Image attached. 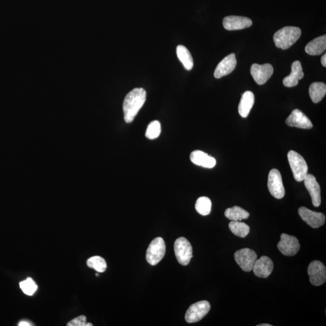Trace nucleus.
Returning a JSON list of instances; mask_svg holds the SVG:
<instances>
[{"label": "nucleus", "instance_id": "31", "mask_svg": "<svg viewBox=\"0 0 326 326\" xmlns=\"http://www.w3.org/2000/svg\"><path fill=\"white\" fill-rule=\"evenodd\" d=\"M326 55L325 53L324 54V55L321 57V62L322 66L325 67H326Z\"/></svg>", "mask_w": 326, "mask_h": 326}, {"label": "nucleus", "instance_id": "7", "mask_svg": "<svg viewBox=\"0 0 326 326\" xmlns=\"http://www.w3.org/2000/svg\"><path fill=\"white\" fill-rule=\"evenodd\" d=\"M257 258V254L250 248H243L237 251L234 254L235 260L242 270L245 272L253 270Z\"/></svg>", "mask_w": 326, "mask_h": 326}, {"label": "nucleus", "instance_id": "4", "mask_svg": "<svg viewBox=\"0 0 326 326\" xmlns=\"http://www.w3.org/2000/svg\"><path fill=\"white\" fill-rule=\"evenodd\" d=\"M174 251L177 259L181 265H189L193 257V248L187 238L181 237L175 242Z\"/></svg>", "mask_w": 326, "mask_h": 326}, {"label": "nucleus", "instance_id": "24", "mask_svg": "<svg viewBox=\"0 0 326 326\" xmlns=\"http://www.w3.org/2000/svg\"><path fill=\"white\" fill-rule=\"evenodd\" d=\"M225 216L231 221H241L248 219L250 216V213L243 208L234 206L227 208L225 211Z\"/></svg>", "mask_w": 326, "mask_h": 326}, {"label": "nucleus", "instance_id": "34", "mask_svg": "<svg viewBox=\"0 0 326 326\" xmlns=\"http://www.w3.org/2000/svg\"><path fill=\"white\" fill-rule=\"evenodd\" d=\"M85 326H93L92 323H86Z\"/></svg>", "mask_w": 326, "mask_h": 326}, {"label": "nucleus", "instance_id": "17", "mask_svg": "<svg viewBox=\"0 0 326 326\" xmlns=\"http://www.w3.org/2000/svg\"><path fill=\"white\" fill-rule=\"evenodd\" d=\"M274 264L270 258L262 256L255 261L253 270L257 277L267 278L273 271Z\"/></svg>", "mask_w": 326, "mask_h": 326}, {"label": "nucleus", "instance_id": "21", "mask_svg": "<svg viewBox=\"0 0 326 326\" xmlns=\"http://www.w3.org/2000/svg\"><path fill=\"white\" fill-rule=\"evenodd\" d=\"M326 49V36L323 35L312 40L305 48V51L312 56L320 55Z\"/></svg>", "mask_w": 326, "mask_h": 326}, {"label": "nucleus", "instance_id": "28", "mask_svg": "<svg viewBox=\"0 0 326 326\" xmlns=\"http://www.w3.org/2000/svg\"><path fill=\"white\" fill-rule=\"evenodd\" d=\"M161 131V124L159 121L155 120L149 124L146 131V137L150 140L157 139L160 135Z\"/></svg>", "mask_w": 326, "mask_h": 326}, {"label": "nucleus", "instance_id": "15", "mask_svg": "<svg viewBox=\"0 0 326 326\" xmlns=\"http://www.w3.org/2000/svg\"><path fill=\"white\" fill-rule=\"evenodd\" d=\"M303 181L311 197L312 204L316 207L320 206L321 202L320 186L315 177L311 174H308Z\"/></svg>", "mask_w": 326, "mask_h": 326}, {"label": "nucleus", "instance_id": "6", "mask_svg": "<svg viewBox=\"0 0 326 326\" xmlns=\"http://www.w3.org/2000/svg\"><path fill=\"white\" fill-rule=\"evenodd\" d=\"M210 302L204 300L191 305L187 309L185 319L188 323L200 321L210 310Z\"/></svg>", "mask_w": 326, "mask_h": 326}, {"label": "nucleus", "instance_id": "33", "mask_svg": "<svg viewBox=\"0 0 326 326\" xmlns=\"http://www.w3.org/2000/svg\"><path fill=\"white\" fill-rule=\"evenodd\" d=\"M257 326H272V325L269 324H261L257 325Z\"/></svg>", "mask_w": 326, "mask_h": 326}, {"label": "nucleus", "instance_id": "9", "mask_svg": "<svg viewBox=\"0 0 326 326\" xmlns=\"http://www.w3.org/2000/svg\"><path fill=\"white\" fill-rule=\"evenodd\" d=\"M277 248L281 254L286 256H294L300 250V245L296 237L283 233Z\"/></svg>", "mask_w": 326, "mask_h": 326}, {"label": "nucleus", "instance_id": "23", "mask_svg": "<svg viewBox=\"0 0 326 326\" xmlns=\"http://www.w3.org/2000/svg\"><path fill=\"white\" fill-rule=\"evenodd\" d=\"M177 54L178 59L187 70H191L193 67V59L190 52L186 47L179 45L177 48Z\"/></svg>", "mask_w": 326, "mask_h": 326}, {"label": "nucleus", "instance_id": "14", "mask_svg": "<svg viewBox=\"0 0 326 326\" xmlns=\"http://www.w3.org/2000/svg\"><path fill=\"white\" fill-rule=\"evenodd\" d=\"M237 60L234 53H231L224 58L216 67L214 73L215 78L220 79L229 75L236 68Z\"/></svg>", "mask_w": 326, "mask_h": 326}, {"label": "nucleus", "instance_id": "30", "mask_svg": "<svg viewBox=\"0 0 326 326\" xmlns=\"http://www.w3.org/2000/svg\"><path fill=\"white\" fill-rule=\"evenodd\" d=\"M86 323V318L85 316L81 315L79 317L73 319L68 322L67 326H85Z\"/></svg>", "mask_w": 326, "mask_h": 326}, {"label": "nucleus", "instance_id": "11", "mask_svg": "<svg viewBox=\"0 0 326 326\" xmlns=\"http://www.w3.org/2000/svg\"><path fill=\"white\" fill-rule=\"evenodd\" d=\"M274 69L270 63L258 65L253 63L251 67V74L255 82L258 85H264L273 75Z\"/></svg>", "mask_w": 326, "mask_h": 326}, {"label": "nucleus", "instance_id": "5", "mask_svg": "<svg viewBox=\"0 0 326 326\" xmlns=\"http://www.w3.org/2000/svg\"><path fill=\"white\" fill-rule=\"evenodd\" d=\"M166 253V244L163 238H155L149 245L146 251V260L155 266L163 259Z\"/></svg>", "mask_w": 326, "mask_h": 326}, {"label": "nucleus", "instance_id": "29", "mask_svg": "<svg viewBox=\"0 0 326 326\" xmlns=\"http://www.w3.org/2000/svg\"><path fill=\"white\" fill-rule=\"evenodd\" d=\"M19 287L23 292L28 295L34 294L38 289L35 282L31 278H27L26 280L20 282Z\"/></svg>", "mask_w": 326, "mask_h": 326}, {"label": "nucleus", "instance_id": "1", "mask_svg": "<svg viewBox=\"0 0 326 326\" xmlns=\"http://www.w3.org/2000/svg\"><path fill=\"white\" fill-rule=\"evenodd\" d=\"M146 99V92L142 88L134 89L126 96L123 101L124 119L130 123L135 119Z\"/></svg>", "mask_w": 326, "mask_h": 326}, {"label": "nucleus", "instance_id": "25", "mask_svg": "<svg viewBox=\"0 0 326 326\" xmlns=\"http://www.w3.org/2000/svg\"><path fill=\"white\" fill-rule=\"evenodd\" d=\"M228 227L232 233L242 238L247 237L250 231V228L247 224L240 221H231Z\"/></svg>", "mask_w": 326, "mask_h": 326}, {"label": "nucleus", "instance_id": "32", "mask_svg": "<svg viewBox=\"0 0 326 326\" xmlns=\"http://www.w3.org/2000/svg\"><path fill=\"white\" fill-rule=\"evenodd\" d=\"M18 325L19 326H30V325H32V324H30V322H29L28 321H23L19 322Z\"/></svg>", "mask_w": 326, "mask_h": 326}, {"label": "nucleus", "instance_id": "10", "mask_svg": "<svg viewBox=\"0 0 326 326\" xmlns=\"http://www.w3.org/2000/svg\"><path fill=\"white\" fill-rule=\"evenodd\" d=\"M308 273L312 285L318 287L326 281V268L320 261H312L309 265Z\"/></svg>", "mask_w": 326, "mask_h": 326}, {"label": "nucleus", "instance_id": "19", "mask_svg": "<svg viewBox=\"0 0 326 326\" xmlns=\"http://www.w3.org/2000/svg\"><path fill=\"white\" fill-rule=\"evenodd\" d=\"M303 76L304 73L302 72L301 62L296 60L292 64L290 75L284 78V85L287 87L297 86L298 80L301 79Z\"/></svg>", "mask_w": 326, "mask_h": 326}, {"label": "nucleus", "instance_id": "12", "mask_svg": "<svg viewBox=\"0 0 326 326\" xmlns=\"http://www.w3.org/2000/svg\"><path fill=\"white\" fill-rule=\"evenodd\" d=\"M298 214L301 219L312 228H318L323 226L325 223V217L324 214L315 212L307 207H301L299 208Z\"/></svg>", "mask_w": 326, "mask_h": 326}, {"label": "nucleus", "instance_id": "8", "mask_svg": "<svg viewBox=\"0 0 326 326\" xmlns=\"http://www.w3.org/2000/svg\"><path fill=\"white\" fill-rule=\"evenodd\" d=\"M268 187L270 193L277 199H281L285 194V190L280 172L272 169L268 176Z\"/></svg>", "mask_w": 326, "mask_h": 326}, {"label": "nucleus", "instance_id": "18", "mask_svg": "<svg viewBox=\"0 0 326 326\" xmlns=\"http://www.w3.org/2000/svg\"><path fill=\"white\" fill-rule=\"evenodd\" d=\"M190 159L191 162L196 165L208 169L214 167L216 164V161L213 157L201 150H194L191 153Z\"/></svg>", "mask_w": 326, "mask_h": 326}, {"label": "nucleus", "instance_id": "27", "mask_svg": "<svg viewBox=\"0 0 326 326\" xmlns=\"http://www.w3.org/2000/svg\"><path fill=\"white\" fill-rule=\"evenodd\" d=\"M87 265L93 268L98 273H103L106 270L107 265L103 258L100 256H93L87 260Z\"/></svg>", "mask_w": 326, "mask_h": 326}, {"label": "nucleus", "instance_id": "16", "mask_svg": "<svg viewBox=\"0 0 326 326\" xmlns=\"http://www.w3.org/2000/svg\"><path fill=\"white\" fill-rule=\"evenodd\" d=\"M253 25L251 19L244 16H228L223 20L224 28L228 30H241L250 28Z\"/></svg>", "mask_w": 326, "mask_h": 326}, {"label": "nucleus", "instance_id": "20", "mask_svg": "<svg viewBox=\"0 0 326 326\" xmlns=\"http://www.w3.org/2000/svg\"><path fill=\"white\" fill-rule=\"evenodd\" d=\"M254 101L255 97L253 93L247 91L243 94L238 106V113L243 118H247L249 115L252 107L254 105Z\"/></svg>", "mask_w": 326, "mask_h": 326}, {"label": "nucleus", "instance_id": "2", "mask_svg": "<svg viewBox=\"0 0 326 326\" xmlns=\"http://www.w3.org/2000/svg\"><path fill=\"white\" fill-rule=\"evenodd\" d=\"M301 34V29L297 27H285L278 30L274 35L275 46L282 50H287L297 41Z\"/></svg>", "mask_w": 326, "mask_h": 326}, {"label": "nucleus", "instance_id": "3", "mask_svg": "<svg viewBox=\"0 0 326 326\" xmlns=\"http://www.w3.org/2000/svg\"><path fill=\"white\" fill-rule=\"evenodd\" d=\"M288 159L295 180L298 182L303 181L308 174V164L303 157L295 151L290 150L288 154Z\"/></svg>", "mask_w": 326, "mask_h": 326}, {"label": "nucleus", "instance_id": "22", "mask_svg": "<svg viewBox=\"0 0 326 326\" xmlns=\"http://www.w3.org/2000/svg\"><path fill=\"white\" fill-rule=\"evenodd\" d=\"M309 95L315 103H317L324 98L326 94V85L322 82H314L309 86Z\"/></svg>", "mask_w": 326, "mask_h": 326}, {"label": "nucleus", "instance_id": "13", "mask_svg": "<svg viewBox=\"0 0 326 326\" xmlns=\"http://www.w3.org/2000/svg\"><path fill=\"white\" fill-rule=\"evenodd\" d=\"M286 123L291 127H298L301 129H311L313 125L310 119L299 110H294L286 120Z\"/></svg>", "mask_w": 326, "mask_h": 326}, {"label": "nucleus", "instance_id": "26", "mask_svg": "<svg viewBox=\"0 0 326 326\" xmlns=\"http://www.w3.org/2000/svg\"><path fill=\"white\" fill-rule=\"evenodd\" d=\"M211 201L209 198L203 197L198 198L195 204L197 212L203 216H207L211 212Z\"/></svg>", "mask_w": 326, "mask_h": 326}, {"label": "nucleus", "instance_id": "35", "mask_svg": "<svg viewBox=\"0 0 326 326\" xmlns=\"http://www.w3.org/2000/svg\"><path fill=\"white\" fill-rule=\"evenodd\" d=\"M96 276L98 277L99 276V274H96Z\"/></svg>", "mask_w": 326, "mask_h": 326}]
</instances>
